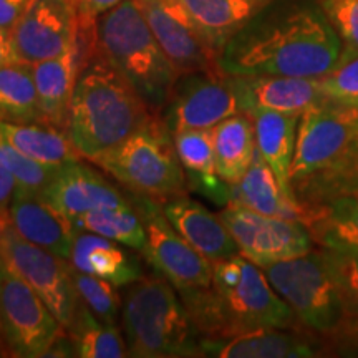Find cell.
Masks as SVG:
<instances>
[{"instance_id":"obj_43","label":"cell","mask_w":358,"mask_h":358,"mask_svg":"<svg viewBox=\"0 0 358 358\" xmlns=\"http://www.w3.org/2000/svg\"><path fill=\"white\" fill-rule=\"evenodd\" d=\"M2 352H3V348L0 347V355H6V353H2Z\"/></svg>"},{"instance_id":"obj_17","label":"cell","mask_w":358,"mask_h":358,"mask_svg":"<svg viewBox=\"0 0 358 358\" xmlns=\"http://www.w3.org/2000/svg\"><path fill=\"white\" fill-rule=\"evenodd\" d=\"M204 357L219 358H301L322 357L325 340L306 327H271L203 345Z\"/></svg>"},{"instance_id":"obj_45","label":"cell","mask_w":358,"mask_h":358,"mask_svg":"<svg viewBox=\"0 0 358 358\" xmlns=\"http://www.w3.org/2000/svg\"><path fill=\"white\" fill-rule=\"evenodd\" d=\"M34 2V0H30V3H32ZM30 3H29V6H30Z\"/></svg>"},{"instance_id":"obj_12","label":"cell","mask_w":358,"mask_h":358,"mask_svg":"<svg viewBox=\"0 0 358 358\" xmlns=\"http://www.w3.org/2000/svg\"><path fill=\"white\" fill-rule=\"evenodd\" d=\"M138 209L146 224L148 241L141 250L145 261L171 282L178 292L209 287L213 262L196 250L164 216L159 201L136 196Z\"/></svg>"},{"instance_id":"obj_18","label":"cell","mask_w":358,"mask_h":358,"mask_svg":"<svg viewBox=\"0 0 358 358\" xmlns=\"http://www.w3.org/2000/svg\"><path fill=\"white\" fill-rule=\"evenodd\" d=\"M241 110L279 111V113L302 115L310 106L325 100L320 78L275 77V75H250L231 77Z\"/></svg>"},{"instance_id":"obj_13","label":"cell","mask_w":358,"mask_h":358,"mask_svg":"<svg viewBox=\"0 0 358 358\" xmlns=\"http://www.w3.org/2000/svg\"><path fill=\"white\" fill-rule=\"evenodd\" d=\"M78 0H34L10 30L15 62L35 65L50 60L77 42Z\"/></svg>"},{"instance_id":"obj_37","label":"cell","mask_w":358,"mask_h":358,"mask_svg":"<svg viewBox=\"0 0 358 358\" xmlns=\"http://www.w3.org/2000/svg\"><path fill=\"white\" fill-rule=\"evenodd\" d=\"M327 98L342 101H358V55L337 65L329 75L320 78Z\"/></svg>"},{"instance_id":"obj_8","label":"cell","mask_w":358,"mask_h":358,"mask_svg":"<svg viewBox=\"0 0 358 358\" xmlns=\"http://www.w3.org/2000/svg\"><path fill=\"white\" fill-rule=\"evenodd\" d=\"M262 271L282 301L310 332L327 337L345 319L337 282L322 248Z\"/></svg>"},{"instance_id":"obj_3","label":"cell","mask_w":358,"mask_h":358,"mask_svg":"<svg viewBox=\"0 0 358 358\" xmlns=\"http://www.w3.org/2000/svg\"><path fill=\"white\" fill-rule=\"evenodd\" d=\"M289 181L306 209L358 192V101L325 98L303 111Z\"/></svg>"},{"instance_id":"obj_34","label":"cell","mask_w":358,"mask_h":358,"mask_svg":"<svg viewBox=\"0 0 358 358\" xmlns=\"http://www.w3.org/2000/svg\"><path fill=\"white\" fill-rule=\"evenodd\" d=\"M0 156L3 163L10 169L15 178V189L32 192V194H42L45 187L52 182L58 169L55 166H47V164L38 163L29 156L20 153L15 146H12L0 133Z\"/></svg>"},{"instance_id":"obj_28","label":"cell","mask_w":358,"mask_h":358,"mask_svg":"<svg viewBox=\"0 0 358 358\" xmlns=\"http://www.w3.org/2000/svg\"><path fill=\"white\" fill-rule=\"evenodd\" d=\"M217 176L227 185L237 182L257 153L256 129L250 115L236 113L211 128Z\"/></svg>"},{"instance_id":"obj_4","label":"cell","mask_w":358,"mask_h":358,"mask_svg":"<svg viewBox=\"0 0 358 358\" xmlns=\"http://www.w3.org/2000/svg\"><path fill=\"white\" fill-rule=\"evenodd\" d=\"M153 116L158 115L96 52L78 75L65 131L82 158L93 161L127 140Z\"/></svg>"},{"instance_id":"obj_29","label":"cell","mask_w":358,"mask_h":358,"mask_svg":"<svg viewBox=\"0 0 358 358\" xmlns=\"http://www.w3.org/2000/svg\"><path fill=\"white\" fill-rule=\"evenodd\" d=\"M0 133L6 140L38 163L62 168L71 161L83 159L64 128L37 123L0 122Z\"/></svg>"},{"instance_id":"obj_24","label":"cell","mask_w":358,"mask_h":358,"mask_svg":"<svg viewBox=\"0 0 358 358\" xmlns=\"http://www.w3.org/2000/svg\"><path fill=\"white\" fill-rule=\"evenodd\" d=\"M123 248L106 237L78 231L71 245L69 262L77 271L108 280L116 287H127L140 279L143 272L140 262Z\"/></svg>"},{"instance_id":"obj_9","label":"cell","mask_w":358,"mask_h":358,"mask_svg":"<svg viewBox=\"0 0 358 358\" xmlns=\"http://www.w3.org/2000/svg\"><path fill=\"white\" fill-rule=\"evenodd\" d=\"M65 329L43 299L0 254V342L10 357L40 358Z\"/></svg>"},{"instance_id":"obj_36","label":"cell","mask_w":358,"mask_h":358,"mask_svg":"<svg viewBox=\"0 0 358 358\" xmlns=\"http://www.w3.org/2000/svg\"><path fill=\"white\" fill-rule=\"evenodd\" d=\"M324 250L330 271L337 282L345 317H358V254Z\"/></svg>"},{"instance_id":"obj_39","label":"cell","mask_w":358,"mask_h":358,"mask_svg":"<svg viewBox=\"0 0 358 358\" xmlns=\"http://www.w3.org/2000/svg\"><path fill=\"white\" fill-rule=\"evenodd\" d=\"M15 178L3 163L0 156V219H8V211H10V203L15 194Z\"/></svg>"},{"instance_id":"obj_41","label":"cell","mask_w":358,"mask_h":358,"mask_svg":"<svg viewBox=\"0 0 358 358\" xmlns=\"http://www.w3.org/2000/svg\"><path fill=\"white\" fill-rule=\"evenodd\" d=\"M30 0H0V29L10 32L29 7Z\"/></svg>"},{"instance_id":"obj_14","label":"cell","mask_w":358,"mask_h":358,"mask_svg":"<svg viewBox=\"0 0 358 358\" xmlns=\"http://www.w3.org/2000/svg\"><path fill=\"white\" fill-rule=\"evenodd\" d=\"M241 111L229 75L198 71L179 77L161 118L169 131L178 133L182 129H211Z\"/></svg>"},{"instance_id":"obj_25","label":"cell","mask_w":358,"mask_h":358,"mask_svg":"<svg viewBox=\"0 0 358 358\" xmlns=\"http://www.w3.org/2000/svg\"><path fill=\"white\" fill-rule=\"evenodd\" d=\"M303 224L322 249L358 254V192L307 208Z\"/></svg>"},{"instance_id":"obj_23","label":"cell","mask_w":358,"mask_h":358,"mask_svg":"<svg viewBox=\"0 0 358 358\" xmlns=\"http://www.w3.org/2000/svg\"><path fill=\"white\" fill-rule=\"evenodd\" d=\"M206 43L221 55L226 43L271 0H176Z\"/></svg>"},{"instance_id":"obj_15","label":"cell","mask_w":358,"mask_h":358,"mask_svg":"<svg viewBox=\"0 0 358 358\" xmlns=\"http://www.w3.org/2000/svg\"><path fill=\"white\" fill-rule=\"evenodd\" d=\"M148 25L181 75L219 71L217 53L206 43L176 0H138Z\"/></svg>"},{"instance_id":"obj_11","label":"cell","mask_w":358,"mask_h":358,"mask_svg":"<svg viewBox=\"0 0 358 358\" xmlns=\"http://www.w3.org/2000/svg\"><path fill=\"white\" fill-rule=\"evenodd\" d=\"M219 217L234 237L241 256L261 268L303 256L315 244L299 219L267 216L237 204H227Z\"/></svg>"},{"instance_id":"obj_19","label":"cell","mask_w":358,"mask_h":358,"mask_svg":"<svg viewBox=\"0 0 358 358\" xmlns=\"http://www.w3.org/2000/svg\"><path fill=\"white\" fill-rule=\"evenodd\" d=\"M8 219L27 241L69 261L77 231L70 219L52 208L42 194L15 189Z\"/></svg>"},{"instance_id":"obj_44","label":"cell","mask_w":358,"mask_h":358,"mask_svg":"<svg viewBox=\"0 0 358 358\" xmlns=\"http://www.w3.org/2000/svg\"><path fill=\"white\" fill-rule=\"evenodd\" d=\"M0 347H2V342H0ZM3 348V347H2ZM3 352H6V350H3Z\"/></svg>"},{"instance_id":"obj_22","label":"cell","mask_w":358,"mask_h":358,"mask_svg":"<svg viewBox=\"0 0 358 358\" xmlns=\"http://www.w3.org/2000/svg\"><path fill=\"white\" fill-rule=\"evenodd\" d=\"M83 66L85 60L78 38L62 55L32 65L43 123L65 129L71 96Z\"/></svg>"},{"instance_id":"obj_10","label":"cell","mask_w":358,"mask_h":358,"mask_svg":"<svg viewBox=\"0 0 358 358\" xmlns=\"http://www.w3.org/2000/svg\"><path fill=\"white\" fill-rule=\"evenodd\" d=\"M0 254L69 329L80 307L70 262L22 237L10 219H0Z\"/></svg>"},{"instance_id":"obj_1","label":"cell","mask_w":358,"mask_h":358,"mask_svg":"<svg viewBox=\"0 0 358 358\" xmlns=\"http://www.w3.org/2000/svg\"><path fill=\"white\" fill-rule=\"evenodd\" d=\"M342 58V42L319 0H271L219 55L231 77L322 78Z\"/></svg>"},{"instance_id":"obj_6","label":"cell","mask_w":358,"mask_h":358,"mask_svg":"<svg viewBox=\"0 0 358 358\" xmlns=\"http://www.w3.org/2000/svg\"><path fill=\"white\" fill-rule=\"evenodd\" d=\"M127 287L120 327L129 357H204L203 340L171 282L143 274Z\"/></svg>"},{"instance_id":"obj_42","label":"cell","mask_w":358,"mask_h":358,"mask_svg":"<svg viewBox=\"0 0 358 358\" xmlns=\"http://www.w3.org/2000/svg\"><path fill=\"white\" fill-rule=\"evenodd\" d=\"M15 58H13L12 52V43H10V32L0 29V66L13 64Z\"/></svg>"},{"instance_id":"obj_30","label":"cell","mask_w":358,"mask_h":358,"mask_svg":"<svg viewBox=\"0 0 358 358\" xmlns=\"http://www.w3.org/2000/svg\"><path fill=\"white\" fill-rule=\"evenodd\" d=\"M0 122H42L32 65L13 62L0 66Z\"/></svg>"},{"instance_id":"obj_5","label":"cell","mask_w":358,"mask_h":358,"mask_svg":"<svg viewBox=\"0 0 358 358\" xmlns=\"http://www.w3.org/2000/svg\"><path fill=\"white\" fill-rule=\"evenodd\" d=\"M95 40L100 57L136 90L148 108L163 115L179 73L148 25L138 0H123L98 17Z\"/></svg>"},{"instance_id":"obj_16","label":"cell","mask_w":358,"mask_h":358,"mask_svg":"<svg viewBox=\"0 0 358 358\" xmlns=\"http://www.w3.org/2000/svg\"><path fill=\"white\" fill-rule=\"evenodd\" d=\"M123 189L106 179L82 159L71 161L58 169L42 196L47 203L70 221L98 208H134L136 196L123 194Z\"/></svg>"},{"instance_id":"obj_27","label":"cell","mask_w":358,"mask_h":358,"mask_svg":"<svg viewBox=\"0 0 358 358\" xmlns=\"http://www.w3.org/2000/svg\"><path fill=\"white\" fill-rule=\"evenodd\" d=\"M256 129L257 151L275 173L285 189H290V166L297 143V129L301 115L279 113V111H249Z\"/></svg>"},{"instance_id":"obj_35","label":"cell","mask_w":358,"mask_h":358,"mask_svg":"<svg viewBox=\"0 0 358 358\" xmlns=\"http://www.w3.org/2000/svg\"><path fill=\"white\" fill-rule=\"evenodd\" d=\"M319 3L342 42L340 64L355 58L358 55V0H319Z\"/></svg>"},{"instance_id":"obj_32","label":"cell","mask_w":358,"mask_h":358,"mask_svg":"<svg viewBox=\"0 0 358 358\" xmlns=\"http://www.w3.org/2000/svg\"><path fill=\"white\" fill-rule=\"evenodd\" d=\"M66 334L73 345V355L78 358L129 357L122 327L103 324L82 302Z\"/></svg>"},{"instance_id":"obj_7","label":"cell","mask_w":358,"mask_h":358,"mask_svg":"<svg viewBox=\"0 0 358 358\" xmlns=\"http://www.w3.org/2000/svg\"><path fill=\"white\" fill-rule=\"evenodd\" d=\"M90 163L110 174L131 194L159 203L185 196L189 189L173 133L161 116H153L127 140Z\"/></svg>"},{"instance_id":"obj_31","label":"cell","mask_w":358,"mask_h":358,"mask_svg":"<svg viewBox=\"0 0 358 358\" xmlns=\"http://www.w3.org/2000/svg\"><path fill=\"white\" fill-rule=\"evenodd\" d=\"M75 231H87L141 252L148 241L146 224L138 206L98 208L71 221Z\"/></svg>"},{"instance_id":"obj_20","label":"cell","mask_w":358,"mask_h":358,"mask_svg":"<svg viewBox=\"0 0 358 358\" xmlns=\"http://www.w3.org/2000/svg\"><path fill=\"white\" fill-rule=\"evenodd\" d=\"M161 208L174 229L211 262L239 254L234 237L219 214H213L187 194L164 201Z\"/></svg>"},{"instance_id":"obj_26","label":"cell","mask_w":358,"mask_h":358,"mask_svg":"<svg viewBox=\"0 0 358 358\" xmlns=\"http://www.w3.org/2000/svg\"><path fill=\"white\" fill-rule=\"evenodd\" d=\"M173 140L187 186L227 203V182L217 176L211 129H182L173 133Z\"/></svg>"},{"instance_id":"obj_2","label":"cell","mask_w":358,"mask_h":358,"mask_svg":"<svg viewBox=\"0 0 358 358\" xmlns=\"http://www.w3.org/2000/svg\"><path fill=\"white\" fill-rule=\"evenodd\" d=\"M203 345L271 327H303L264 271L241 254L213 262L209 287L179 292Z\"/></svg>"},{"instance_id":"obj_38","label":"cell","mask_w":358,"mask_h":358,"mask_svg":"<svg viewBox=\"0 0 358 358\" xmlns=\"http://www.w3.org/2000/svg\"><path fill=\"white\" fill-rule=\"evenodd\" d=\"M324 340L327 355L358 357V317H345Z\"/></svg>"},{"instance_id":"obj_33","label":"cell","mask_w":358,"mask_h":358,"mask_svg":"<svg viewBox=\"0 0 358 358\" xmlns=\"http://www.w3.org/2000/svg\"><path fill=\"white\" fill-rule=\"evenodd\" d=\"M71 280H73L80 302L90 308V312L98 320L108 325H118L123 299L116 290V285L73 267H71Z\"/></svg>"},{"instance_id":"obj_21","label":"cell","mask_w":358,"mask_h":358,"mask_svg":"<svg viewBox=\"0 0 358 358\" xmlns=\"http://www.w3.org/2000/svg\"><path fill=\"white\" fill-rule=\"evenodd\" d=\"M227 204L244 206L267 216L299 219L302 222L306 219V208L292 191L280 185L259 151L244 176L227 185Z\"/></svg>"},{"instance_id":"obj_40","label":"cell","mask_w":358,"mask_h":358,"mask_svg":"<svg viewBox=\"0 0 358 358\" xmlns=\"http://www.w3.org/2000/svg\"><path fill=\"white\" fill-rule=\"evenodd\" d=\"M123 0H78L80 22L82 24H96L98 17L122 3Z\"/></svg>"}]
</instances>
